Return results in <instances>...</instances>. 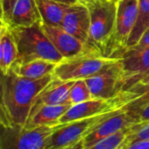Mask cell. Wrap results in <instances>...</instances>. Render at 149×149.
I'll list each match as a JSON object with an SVG mask.
<instances>
[{
	"mask_svg": "<svg viewBox=\"0 0 149 149\" xmlns=\"http://www.w3.org/2000/svg\"><path fill=\"white\" fill-rule=\"evenodd\" d=\"M142 140H149V122H141L138 124L135 131L128 136L127 144Z\"/></svg>",
	"mask_w": 149,
	"mask_h": 149,
	"instance_id": "obj_24",
	"label": "cell"
},
{
	"mask_svg": "<svg viewBox=\"0 0 149 149\" xmlns=\"http://www.w3.org/2000/svg\"><path fill=\"white\" fill-rule=\"evenodd\" d=\"M139 0H119L113 40V58H119L126 50L130 35L136 24Z\"/></svg>",
	"mask_w": 149,
	"mask_h": 149,
	"instance_id": "obj_7",
	"label": "cell"
},
{
	"mask_svg": "<svg viewBox=\"0 0 149 149\" xmlns=\"http://www.w3.org/2000/svg\"><path fill=\"white\" fill-rule=\"evenodd\" d=\"M6 25L5 20H4V11H3V8H2V4L0 2V28L4 27Z\"/></svg>",
	"mask_w": 149,
	"mask_h": 149,
	"instance_id": "obj_31",
	"label": "cell"
},
{
	"mask_svg": "<svg viewBox=\"0 0 149 149\" xmlns=\"http://www.w3.org/2000/svg\"><path fill=\"white\" fill-rule=\"evenodd\" d=\"M141 122V121L138 115L127 112L123 108L119 109L112 116L101 123L92 133L84 138L85 149L90 148L101 140Z\"/></svg>",
	"mask_w": 149,
	"mask_h": 149,
	"instance_id": "obj_10",
	"label": "cell"
},
{
	"mask_svg": "<svg viewBox=\"0 0 149 149\" xmlns=\"http://www.w3.org/2000/svg\"><path fill=\"white\" fill-rule=\"evenodd\" d=\"M41 29L63 58L79 54L85 50L83 42L67 32L61 27L41 24Z\"/></svg>",
	"mask_w": 149,
	"mask_h": 149,
	"instance_id": "obj_14",
	"label": "cell"
},
{
	"mask_svg": "<svg viewBox=\"0 0 149 149\" xmlns=\"http://www.w3.org/2000/svg\"><path fill=\"white\" fill-rule=\"evenodd\" d=\"M0 123L4 126V127H12L11 121L8 119V116L5 113V110L4 108V106L2 104V100H1V96H0Z\"/></svg>",
	"mask_w": 149,
	"mask_h": 149,
	"instance_id": "obj_28",
	"label": "cell"
},
{
	"mask_svg": "<svg viewBox=\"0 0 149 149\" xmlns=\"http://www.w3.org/2000/svg\"><path fill=\"white\" fill-rule=\"evenodd\" d=\"M118 95L124 104L123 109L134 114L149 104V82H139Z\"/></svg>",
	"mask_w": 149,
	"mask_h": 149,
	"instance_id": "obj_17",
	"label": "cell"
},
{
	"mask_svg": "<svg viewBox=\"0 0 149 149\" xmlns=\"http://www.w3.org/2000/svg\"><path fill=\"white\" fill-rule=\"evenodd\" d=\"M54 1L58 2V3H65V4H69V5L79 3L78 0H54Z\"/></svg>",
	"mask_w": 149,
	"mask_h": 149,
	"instance_id": "obj_32",
	"label": "cell"
},
{
	"mask_svg": "<svg viewBox=\"0 0 149 149\" xmlns=\"http://www.w3.org/2000/svg\"><path fill=\"white\" fill-rule=\"evenodd\" d=\"M54 73L40 79H30L16 74L11 69L0 71L2 104L12 126L25 127L39 93L54 79Z\"/></svg>",
	"mask_w": 149,
	"mask_h": 149,
	"instance_id": "obj_1",
	"label": "cell"
},
{
	"mask_svg": "<svg viewBox=\"0 0 149 149\" xmlns=\"http://www.w3.org/2000/svg\"><path fill=\"white\" fill-rule=\"evenodd\" d=\"M3 11H4V20L5 23L7 24L8 20L10 19V17L11 15V11L13 10V7L17 2V0H0Z\"/></svg>",
	"mask_w": 149,
	"mask_h": 149,
	"instance_id": "obj_26",
	"label": "cell"
},
{
	"mask_svg": "<svg viewBox=\"0 0 149 149\" xmlns=\"http://www.w3.org/2000/svg\"><path fill=\"white\" fill-rule=\"evenodd\" d=\"M93 100L85 79L76 80L69 92V101L72 105Z\"/></svg>",
	"mask_w": 149,
	"mask_h": 149,
	"instance_id": "obj_23",
	"label": "cell"
},
{
	"mask_svg": "<svg viewBox=\"0 0 149 149\" xmlns=\"http://www.w3.org/2000/svg\"><path fill=\"white\" fill-rule=\"evenodd\" d=\"M118 110L62 124L48 138L44 149H64L76 144L92 133L101 123L112 116Z\"/></svg>",
	"mask_w": 149,
	"mask_h": 149,
	"instance_id": "obj_6",
	"label": "cell"
},
{
	"mask_svg": "<svg viewBox=\"0 0 149 149\" xmlns=\"http://www.w3.org/2000/svg\"><path fill=\"white\" fill-rule=\"evenodd\" d=\"M148 28H149V0H139L138 18L130 35L127 48L136 45Z\"/></svg>",
	"mask_w": 149,
	"mask_h": 149,
	"instance_id": "obj_21",
	"label": "cell"
},
{
	"mask_svg": "<svg viewBox=\"0 0 149 149\" xmlns=\"http://www.w3.org/2000/svg\"><path fill=\"white\" fill-rule=\"evenodd\" d=\"M41 24H35L29 27L7 25L14 38L18 51L17 59L13 65L24 64L35 59H46L59 63L63 59V57L42 31Z\"/></svg>",
	"mask_w": 149,
	"mask_h": 149,
	"instance_id": "obj_3",
	"label": "cell"
},
{
	"mask_svg": "<svg viewBox=\"0 0 149 149\" xmlns=\"http://www.w3.org/2000/svg\"><path fill=\"white\" fill-rule=\"evenodd\" d=\"M4 27H2V28H0V38H1V36H2V32H3V30H4Z\"/></svg>",
	"mask_w": 149,
	"mask_h": 149,
	"instance_id": "obj_35",
	"label": "cell"
},
{
	"mask_svg": "<svg viewBox=\"0 0 149 149\" xmlns=\"http://www.w3.org/2000/svg\"><path fill=\"white\" fill-rule=\"evenodd\" d=\"M147 48H149V28H148L144 31V33L141 37L138 43L136 45H134L133 46L127 48L124 53H136V52H140Z\"/></svg>",
	"mask_w": 149,
	"mask_h": 149,
	"instance_id": "obj_25",
	"label": "cell"
},
{
	"mask_svg": "<svg viewBox=\"0 0 149 149\" xmlns=\"http://www.w3.org/2000/svg\"><path fill=\"white\" fill-rule=\"evenodd\" d=\"M112 1H114V2H118L119 0H112Z\"/></svg>",
	"mask_w": 149,
	"mask_h": 149,
	"instance_id": "obj_36",
	"label": "cell"
},
{
	"mask_svg": "<svg viewBox=\"0 0 149 149\" xmlns=\"http://www.w3.org/2000/svg\"><path fill=\"white\" fill-rule=\"evenodd\" d=\"M57 64L46 59H35L24 64H15L11 69L18 76L30 79H40L54 73Z\"/></svg>",
	"mask_w": 149,
	"mask_h": 149,
	"instance_id": "obj_18",
	"label": "cell"
},
{
	"mask_svg": "<svg viewBox=\"0 0 149 149\" xmlns=\"http://www.w3.org/2000/svg\"><path fill=\"white\" fill-rule=\"evenodd\" d=\"M118 59L104 57L85 48L83 52L64 58L59 62L54 71V75L63 81L87 79L104 72Z\"/></svg>",
	"mask_w": 149,
	"mask_h": 149,
	"instance_id": "obj_4",
	"label": "cell"
},
{
	"mask_svg": "<svg viewBox=\"0 0 149 149\" xmlns=\"http://www.w3.org/2000/svg\"><path fill=\"white\" fill-rule=\"evenodd\" d=\"M3 50V72H8L17 59L18 51L14 38L7 25L4 27L0 38Z\"/></svg>",
	"mask_w": 149,
	"mask_h": 149,
	"instance_id": "obj_20",
	"label": "cell"
},
{
	"mask_svg": "<svg viewBox=\"0 0 149 149\" xmlns=\"http://www.w3.org/2000/svg\"><path fill=\"white\" fill-rule=\"evenodd\" d=\"M84 44L90 35V17L88 9L81 3L72 4L67 11L61 26Z\"/></svg>",
	"mask_w": 149,
	"mask_h": 149,
	"instance_id": "obj_12",
	"label": "cell"
},
{
	"mask_svg": "<svg viewBox=\"0 0 149 149\" xmlns=\"http://www.w3.org/2000/svg\"><path fill=\"white\" fill-rule=\"evenodd\" d=\"M64 149H85V145H84V139L80 141L79 142H77L76 144L71 146V147H68L67 148Z\"/></svg>",
	"mask_w": 149,
	"mask_h": 149,
	"instance_id": "obj_30",
	"label": "cell"
},
{
	"mask_svg": "<svg viewBox=\"0 0 149 149\" xmlns=\"http://www.w3.org/2000/svg\"><path fill=\"white\" fill-rule=\"evenodd\" d=\"M0 71H3V50H2L1 40H0Z\"/></svg>",
	"mask_w": 149,
	"mask_h": 149,
	"instance_id": "obj_33",
	"label": "cell"
},
{
	"mask_svg": "<svg viewBox=\"0 0 149 149\" xmlns=\"http://www.w3.org/2000/svg\"><path fill=\"white\" fill-rule=\"evenodd\" d=\"M93 100H110L123 91L124 82L119 59L104 72L85 79Z\"/></svg>",
	"mask_w": 149,
	"mask_h": 149,
	"instance_id": "obj_8",
	"label": "cell"
},
{
	"mask_svg": "<svg viewBox=\"0 0 149 149\" xmlns=\"http://www.w3.org/2000/svg\"><path fill=\"white\" fill-rule=\"evenodd\" d=\"M42 24L61 27L62 20L71 5L55 2L54 0H35Z\"/></svg>",
	"mask_w": 149,
	"mask_h": 149,
	"instance_id": "obj_19",
	"label": "cell"
},
{
	"mask_svg": "<svg viewBox=\"0 0 149 149\" xmlns=\"http://www.w3.org/2000/svg\"><path fill=\"white\" fill-rule=\"evenodd\" d=\"M124 90L139 83L149 73V48L136 53H123L119 58Z\"/></svg>",
	"mask_w": 149,
	"mask_h": 149,
	"instance_id": "obj_11",
	"label": "cell"
},
{
	"mask_svg": "<svg viewBox=\"0 0 149 149\" xmlns=\"http://www.w3.org/2000/svg\"><path fill=\"white\" fill-rule=\"evenodd\" d=\"M90 17V35L85 48L104 57L113 58L117 2L112 0H78Z\"/></svg>",
	"mask_w": 149,
	"mask_h": 149,
	"instance_id": "obj_2",
	"label": "cell"
},
{
	"mask_svg": "<svg viewBox=\"0 0 149 149\" xmlns=\"http://www.w3.org/2000/svg\"><path fill=\"white\" fill-rule=\"evenodd\" d=\"M75 81L76 80L63 81L54 77L36 97L30 113L42 106L71 104L69 101V92Z\"/></svg>",
	"mask_w": 149,
	"mask_h": 149,
	"instance_id": "obj_13",
	"label": "cell"
},
{
	"mask_svg": "<svg viewBox=\"0 0 149 149\" xmlns=\"http://www.w3.org/2000/svg\"><path fill=\"white\" fill-rule=\"evenodd\" d=\"M138 124L125 128L112 136L99 141L88 149H123L127 144L128 136L135 131Z\"/></svg>",
	"mask_w": 149,
	"mask_h": 149,
	"instance_id": "obj_22",
	"label": "cell"
},
{
	"mask_svg": "<svg viewBox=\"0 0 149 149\" xmlns=\"http://www.w3.org/2000/svg\"><path fill=\"white\" fill-rule=\"evenodd\" d=\"M62 124L52 127H25L21 126L0 128V149H44L48 138Z\"/></svg>",
	"mask_w": 149,
	"mask_h": 149,
	"instance_id": "obj_5",
	"label": "cell"
},
{
	"mask_svg": "<svg viewBox=\"0 0 149 149\" xmlns=\"http://www.w3.org/2000/svg\"><path fill=\"white\" fill-rule=\"evenodd\" d=\"M42 23L35 0H17L6 25L11 27H29Z\"/></svg>",
	"mask_w": 149,
	"mask_h": 149,
	"instance_id": "obj_15",
	"label": "cell"
},
{
	"mask_svg": "<svg viewBox=\"0 0 149 149\" xmlns=\"http://www.w3.org/2000/svg\"><path fill=\"white\" fill-rule=\"evenodd\" d=\"M1 126H2V124H1V123H0V128H1Z\"/></svg>",
	"mask_w": 149,
	"mask_h": 149,
	"instance_id": "obj_37",
	"label": "cell"
},
{
	"mask_svg": "<svg viewBox=\"0 0 149 149\" xmlns=\"http://www.w3.org/2000/svg\"><path fill=\"white\" fill-rule=\"evenodd\" d=\"M71 106V104L42 106L30 113L25 127L31 128L59 125L60 119Z\"/></svg>",
	"mask_w": 149,
	"mask_h": 149,
	"instance_id": "obj_16",
	"label": "cell"
},
{
	"mask_svg": "<svg viewBox=\"0 0 149 149\" xmlns=\"http://www.w3.org/2000/svg\"><path fill=\"white\" fill-rule=\"evenodd\" d=\"M134 114L140 117L141 122H149V104Z\"/></svg>",
	"mask_w": 149,
	"mask_h": 149,
	"instance_id": "obj_29",
	"label": "cell"
},
{
	"mask_svg": "<svg viewBox=\"0 0 149 149\" xmlns=\"http://www.w3.org/2000/svg\"><path fill=\"white\" fill-rule=\"evenodd\" d=\"M141 83H143V84H146V83H148L149 82V73L146 76V77H144L141 81H140Z\"/></svg>",
	"mask_w": 149,
	"mask_h": 149,
	"instance_id": "obj_34",
	"label": "cell"
},
{
	"mask_svg": "<svg viewBox=\"0 0 149 149\" xmlns=\"http://www.w3.org/2000/svg\"><path fill=\"white\" fill-rule=\"evenodd\" d=\"M123 149H149V140H142L126 144Z\"/></svg>",
	"mask_w": 149,
	"mask_h": 149,
	"instance_id": "obj_27",
	"label": "cell"
},
{
	"mask_svg": "<svg viewBox=\"0 0 149 149\" xmlns=\"http://www.w3.org/2000/svg\"><path fill=\"white\" fill-rule=\"evenodd\" d=\"M123 107L124 104L119 95L110 100H90L76 105H72L60 119L59 123L67 124Z\"/></svg>",
	"mask_w": 149,
	"mask_h": 149,
	"instance_id": "obj_9",
	"label": "cell"
}]
</instances>
